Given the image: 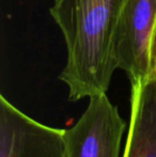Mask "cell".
Here are the masks:
<instances>
[{
  "mask_svg": "<svg viewBox=\"0 0 156 157\" xmlns=\"http://www.w3.org/2000/svg\"><path fill=\"white\" fill-rule=\"evenodd\" d=\"M123 157H156V77L131 83V121Z\"/></svg>",
  "mask_w": 156,
  "mask_h": 157,
  "instance_id": "cell-5",
  "label": "cell"
},
{
  "mask_svg": "<svg viewBox=\"0 0 156 157\" xmlns=\"http://www.w3.org/2000/svg\"><path fill=\"white\" fill-rule=\"evenodd\" d=\"M128 0H55L49 13L61 30L67 62L59 79L69 98L106 93L118 68L113 52L117 26Z\"/></svg>",
  "mask_w": 156,
  "mask_h": 157,
  "instance_id": "cell-1",
  "label": "cell"
},
{
  "mask_svg": "<svg viewBox=\"0 0 156 157\" xmlns=\"http://www.w3.org/2000/svg\"><path fill=\"white\" fill-rule=\"evenodd\" d=\"M156 33V0H128L119 19L113 52L129 81L149 78Z\"/></svg>",
  "mask_w": 156,
  "mask_h": 157,
  "instance_id": "cell-3",
  "label": "cell"
},
{
  "mask_svg": "<svg viewBox=\"0 0 156 157\" xmlns=\"http://www.w3.org/2000/svg\"><path fill=\"white\" fill-rule=\"evenodd\" d=\"M0 157H65L64 129L33 120L1 95Z\"/></svg>",
  "mask_w": 156,
  "mask_h": 157,
  "instance_id": "cell-4",
  "label": "cell"
},
{
  "mask_svg": "<svg viewBox=\"0 0 156 157\" xmlns=\"http://www.w3.org/2000/svg\"><path fill=\"white\" fill-rule=\"evenodd\" d=\"M155 77H156V68L154 70V72H153L152 74H151V76L149 77V78H155Z\"/></svg>",
  "mask_w": 156,
  "mask_h": 157,
  "instance_id": "cell-7",
  "label": "cell"
},
{
  "mask_svg": "<svg viewBox=\"0 0 156 157\" xmlns=\"http://www.w3.org/2000/svg\"><path fill=\"white\" fill-rule=\"evenodd\" d=\"M126 123L106 93L89 97L79 120L64 129L65 157H120Z\"/></svg>",
  "mask_w": 156,
  "mask_h": 157,
  "instance_id": "cell-2",
  "label": "cell"
},
{
  "mask_svg": "<svg viewBox=\"0 0 156 157\" xmlns=\"http://www.w3.org/2000/svg\"><path fill=\"white\" fill-rule=\"evenodd\" d=\"M155 68H156V33H155L154 42H153V47H152V67H151L150 76H151V74L154 72Z\"/></svg>",
  "mask_w": 156,
  "mask_h": 157,
  "instance_id": "cell-6",
  "label": "cell"
}]
</instances>
